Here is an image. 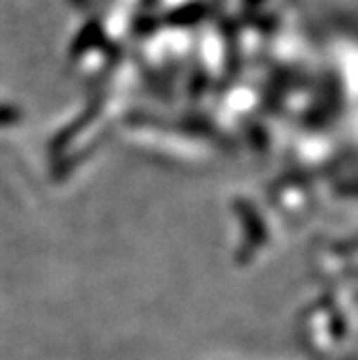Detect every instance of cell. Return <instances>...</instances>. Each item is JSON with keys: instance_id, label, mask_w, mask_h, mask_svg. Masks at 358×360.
<instances>
[{"instance_id": "cell-1", "label": "cell", "mask_w": 358, "mask_h": 360, "mask_svg": "<svg viewBox=\"0 0 358 360\" xmlns=\"http://www.w3.org/2000/svg\"><path fill=\"white\" fill-rule=\"evenodd\" d=\"M20 119V112L11 106H0V125H13Z\"/></svg>"}]
</instances>
